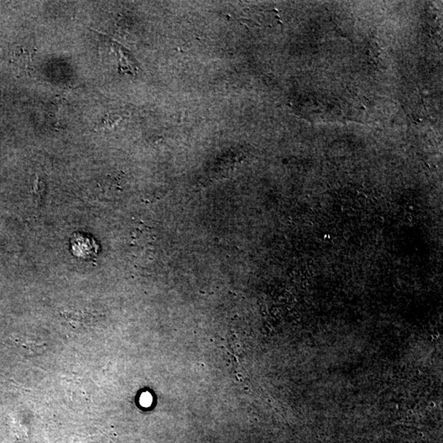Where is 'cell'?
<instances>
[{
    "mask_svg": "<svg viewBox=\"0 0 443 443\" xmlns=\"http://www.w3.org/2000/svg\"><path fill=\"white\" fill-rule=\"evenodd\" d=\"M13 61L15 64L24 67L25 70H28L31 61L30 51L29 52L23 48V47H21V48H18V50L14 52Z\"/></svg>",
    "mask_w": 443,
    "mask_h": 443,
    "instance_id": "obj_1",
    "label": "cell"
}]
</instances>
